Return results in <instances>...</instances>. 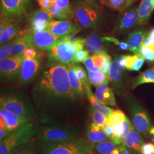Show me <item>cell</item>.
<instances>
[{
    "label": "cell",
    "instance_id": "32",
    "mask_svg": "<svg viewBox=\"0 0 154 154\" xmlns=\"http://www.w3.org/2000/svg\"><path fill=\"white\" fill-rule=\"evenodd\" d=\"M137 0H100L104 5L117 11H125Z\"/></svg>",
    "mask_w": 154,
    "mask_h": 154
},
{
    "label": "cell",
    "instance_id": "26",
    "mask_svg": "<svg viewBox=\"0 0 154 154\" xmlns=\"http://www.w3.org/2000/svg\"><path fill=\"white\" fill-rule=\"evenodd\" d=\"M72 64L67 66V72L70 83L74 93L80 99H82L86 94V88L83 86L82 83L77 78L73 70Z\"/></svg>",
    "mask_w": 154,
    "mask_h": 154
},
{
    "label": "cell",
    "instance_id": "4",
    "mask_svg": "<svg viewBox=\"0 0 154 154\" xmlns=\"http://www.w3.org/2000/svg\"><path fill=\"white\" fill-rule=\"evenodd\" d=\"M37 136V123L30 122L20 127L0 141V154H12L18 148Z\"/></svg>",
    "mask_w": 154,
    "mask_h": 154
},
{
    "label": "cell",
    "instance_id": "43",
    "mask_svg": "<svg viewBox=\"0 0 154 154\" xmlns=\"http://www.w3.org/2000/svg\"><path fill=\"white\" fill-rule=\"evenodd\" d=\"M89 55V53L86 49L81 50L77 53H75V54L74 56V63L75 64L77 63L83 62L85 61Z\"/></svg>",
    "mask_w": 154,
    "mask_h": 154
},
{
    "label": "cell",
    "instance_id": "6",
    "mask_svg": "<svg viewBox=\"0 0 154 154\" xmlns=\"http://www.w3.org/2000/svg\"><path fill=\"white\" fill-rule=\"evenodd\" d=\"M73 10L75 22L80 27L96 29L100 26L101 19L97 8L83 0H78Z\"/></svg>",
    "mask_w": 154,
    "mask_h": 154
},
{
    "label": "cell",
    "instance_id": "5",
    "mask_svg": "<svg viewBox=\"0 0 154 154\" xmlns=\"http://www.w3.org/2000/svg\"><path fill=\"white\" fill-rule=\"evenodd\" d=\"M94 144L87 138L59 142H42V154H87L92 152Z\"/></svg>",
    "mask_w": 154,
    "mask_h": 154
},
{
    "label": "cell",
    "instance_id": "18",
    "mask_svg": "<svg viewBox=\"0 0 154 154\" xmlns=\"http://www.w3.org/2000/svg\"><path fill=\"white\" fill-rule=\"evenodd\" d=\"M85 134L88 141L93 144L109 140L103 127L100 126L93 122H88L85 129Z\"/></svg>",
    "mask_w": 154,
    "mask_h": 154
},
{
    "label": "cell",
    "instance_id": "12",
    "mask_svg": "<svg viewBox=\"0 0 154 154\" xmlns=\"http://www.w3.org/2000/svg\"><path fill=\"white\" fill-rule=\"evenodd\" d=\"M46 30L60 37L75 35L81 31L80 26L75 22L67 20H53L48 24Z\"/></svg>",
    "mask_w": 154,
    "mask_h": 154
},
{
    "label": "cell",
    "instance_id": "11",
    "mask_svg": "<svg viewBox=\"0 0 154 154\" xmlns=\"http://www.w3.org/2000/svg\"><path fill=\"white\" fill-rule=\"evenodd\" d=\"M23 55H13L0 61V74L1 79L12 81L19 78Z\"/></svg>",
    "mask_w": 154,
    "mask_h": 154
},
{
    "label": "cell",
    "instance_id": "39",
    "mask_svg": "<svg viewBox=\"0 0 154 154\" xmlns=\"http://www.w3.org/2000/svg\"><path fill=\"white\" fill-rule=\"evenodd\" d=\"M50 1L51 2L52 5L57 6L72 18L74 17V10L71 6L69 0H50Z\"/></svg>",
    "mask_w": 154,
    "mask_h": 154
},
{
    "label": "cell",
    "instance_id": "9",
    "mask_svg": "<svg viewBox=\"0 0 154 154\" xmlns=\"http://www.w3.org/2000/svg\"><path fill=\"white\" fill-rule=\"evenodd\" d=\"M47 51L49 58L54 61L66 65L74 64L75 51L72 46L71 41L66 38V36Z\"/></svg>",
    "mask_w": 154,
    "mask_h": 154
},
{
    "label": "cell",
    "instance_id": "16",
    "mask_svg": "<svg viewBox=\"0 0 154 154\" xmlns=\"http://www.w3.org/2000/svg\"><path fill=\"white\" fill-rule=\"evenodd\" d=\"M30 122L27 118L17 116L0 107V128L11 132Z\"/></svg>",
    "mask_w": 154,
    "mask_h": 154
},
{
    "label": "cell",
    "instance_id": "35",
    "mask_svg": "<svg viewBox=\"0 0 154 154\" xmlns=\"http://www.w3.org/2000/svg\"><path fill=\"white\" fill-rule=\"evenodd\" d=\"M124 57L126 61V69L130 71H139L145 60L143 57L137 54L125 55Z\"/></svg>",
    "mask_w": 154,
    "mask_h": 154
},
{
    "label": "cell",
    "instance_id": "31",
    "mask_svg": "<svg viewBox=\"0 0 154 154\" xmlns=\"http://www.w3.org/2000/svg\"><path fill=\"white\" fill-rule=\"evenodd\" d=\"M94 149L100 154H121L118 146L109 140L94 144Z\"/></svg>",
    "mask_w": 154,
    "mask_h": 154
},
{
    "label": "cell",
    "instance_id": "46",
    "mask_svg": "<svg viewBox=\"0 0 154 154\" xmlns=\"http://www.w3.org/2000/svg\"><path fill=\"white\" fill-rule=\"evenodd\" d=\"M141 154H154V144L152 143H144L140 149Z\"/></svg>",
    "mask_w": 154,
    "mask_h": 154
},
{
    "label": "cell",
    "instance_id": "17",
    "mask_svg": "<svg viewBox=\"0 0 154 154\" xmlns=\"http://www.w3.org/2000/svg\"><path fill=\"white\" fill-rule=\"evenodd\" d=\"M54 20L49 11L40 8L32 13L29 16V22L30 25V33L46 30L48 24Z\"/></svg>",
    "mask_w": 154,
    "mask_h": 154
},
{
    "label": "cell",
    "instance_id": "34",
    "mask_svg": "<svg viewBox=\"0 0 154 154\" xmlns=\"http://www.w3.org/2000/svg\"><path fill=\"white\" fill-rule=\"evenodd\" d=\"M148 83H154V67L149 68L140 74L138 77L133 79L131 85L132 89H134L139 85Z\"/></svg>",
    "mask_w": 154,
    "mask_h": 154
},
{
    "label": "cell",
    "instance_id": "20",
    "mask_svg": "<svg viewBox=\"0 0 154 154\" xmlns=\"http://www.w3.org/2000/svg\"><path fill=\"white\" fill-rule=\"evenodd\" d=\"M102 37L95 32L90 33L86 38L85 48L89 53L97 54L106 52V48Z\"/></svg>",
    "mask_w": 154,
    "mask_h": 154
},
{
    "label": "cell",
    "instance_id": "37",
    "mask_svg": "<svg viewBox=\"0 0 154 154\" xmlns=\"http://www.w3.org/2000/svg\"><path fill=\"white\" fill-rule=\"evenodd\" d=\"M126 116L121 110H114L107 118L106 123L110 124L112 126L118 125L125 119Z\"/></svg>",
    "mask_w": 154,
    "mask_h": 154
},
{
    "label": "cell",
    "instance_id": "44",
    "mask_svg": "<svg viewBox=\"0 0 154 154\" xmlns=\"http://www.w3.org/2000/svg\"><path fill=\"white\" fill-rule=\"evenodd\" d=\"M38 55L36 48L34 46H31L26 48L23 54V57L24 59L32 60Z\"/></svg>",
    "mask_w": 154,
    "mask_h": 154
},
{
    "label": "cell",
    "instance_id": "41",
    "mask_svg": "<svg viewBox=\"0 0 154 154\" xmlns=\"http://www.w3.org/2000/svg\"><path fill=\"white\" fill-rule=\"evenodd\" d=\"M14 41V39L1 46V49H0V59L1 60H2L4 58H8L11 56Z\"/></svg>",
    "mask_w": 154,
    "mask_h": 154
},
{
    "label": "cell",
    "instance_id": "10",
    "mask_svg": "<svg viewBox=\"0 0 154 154\" xmlns=\"http://www.w3.org/2000/svg\"><path fill=\"white\" fill-rule=\"evenodd\" d=\"M43 58L39 54L32 60L24 59L18 78L21 85H28L33 82L42 69Z\"/></svg>",
    "mask_w": 154,
    "mask_h": 154
},
{
    "label": "cell",
    "instance_id": "25",
    "mask_svg": "<svg viewBox=\"0 0 154 154\" xmlns=\"http://www.w3.org/2000/svg\"><path fill=\"white\" fill-rule=\"evenodd\" d=\"M154 9L152 0H142L138 8L137 25H142L147 23Z\"/></svg>",
    "mask_w": 154,
    "mask_h": 154
},
{
    "label": "cell",
    "instance_id": "27",
    "mask_svg": "<svg viewBox=\"0 0 154 154\" xmlns=\"http://www.w3.org/2000/svg\"><path fill=\"white\" fill-rule=\"evenodd\" d=\"M20 32L21 28L16 21L11 22L6 26L3 32L0 34V46H2L16 38Z\"/></svg>",
    "mask_w": 154,
    "mask_h": 154
},
{
    "label": "cell",
    "instance_id": "13",
    "mask_svg": "<svg viewBox=\"0 0 154 154\" xmlns=\"http://www.w3.org/2000/svg\"><path fill=\"white\" fill-rule=\"evenodd\" d=\"M138 6L130 8L122 11L116 23L114 32L118 35H123L132 30L138 21Z\"/></svg>",
    "mask_w": 154,
    "mask_h": 154
},
{
    "label": "cell",
    "instance_id": "22",
    "mask_svg": "<svg viewBox=\"0 0 154 154\" xmlns=\"http://www.w3.org/2000/svg\"><path fill=\"white\" fill-rule=\"evenodd\" d=\"M146 35V30L142 29L135 30L130 33L126 38V42L129 45V50L135 54L143 44Z\"/></svg>",
    "mask_w": 154,
    "mask_h": 154
},
{
    "label": "cell",
    "instance_id": "8",
    "mask_svg": "<svg viewBox=\"0 0 154 154\" xmlns=\"http://www.w3.org/2000/svg\"><path fill=\"white\" fill-rule=\"evenodd\" d=\"M1 17L16 21L28 14L32 0H0Z\"/></svg>",
    "mask_w": 154,
    "mask_h": 154
},
{
    "label": "cell",
    "instance_id": "42",
    "mask_svg": "<svg viewBox=\"0 0 154 154\" xmlns=\"http://www.w3.org/2000/svg\"><path fill=\"white\" fill-rule=\"evenodd\" d=\"M102 38L105 41V42H112L114 44L118 45L119 47V48L123 50H129V45L126 42H121L118 39L116 38L115 37H110V36L102 37Z\"/></svg>",
    "mask_w": 154,
    "mask_h": 154
},
{
    "label": "cell",
    "instance_id": "24",
    "mask_svg": "<svg viewBox=\"0 0 154 154\" xmlns=\"http://www.w3.org/2000/svg\"><path fill=\"white\" fill-rule=\"evenodd\" d=\"M33 46L30 34H23L14 39L13 45L12 55H23V52L28 47Z\"/></svg>",
    "mask_w": 154,
    "mask_h": 154
},
{
    "label": "cell",
    "instance_id": "52",
    "mask_svg": "<svg viewBox=\"0 0 154 154\" xmlns=\"http://www.w3.org/2000/svg\"><path fill=\"white\" fill-rule=\"evenodd\" d=\"M149 136H150L152 141L154 143V126H152L149 130Z\"/></svg>",
    "mask_w": 154,
    "mask_h": 154
},
{
    "label": "cell",
    "instance_id": "19",
    "mask_svg": "<svg viewBox=\"0 0 154 154\" xmlns=\"http://www.w3.org/2000/svg\"><path fill=\"white\" fill-rule=\"evenodd\" d=\"M132 126L131 122L126 116L125 119L121 124L112 126V136L111 141L117 146L122 144L131 131Z\"/></svg>",
    "mask_w": 154,
    "mask_h": 154
},
{
    "label": "cell",
    "instance_id": "36",
    "mask_svg": "<svg viewBox=\"0 0 154 154\" xmlns=\"http://www.w3.org/2000/svg\"><path fill=\"white\" fill-rule=\"evenodd\" d=\"M89 110L91 121L100 126H105L107 119V117L99 111L95 109L92 106L90 107Z\"/></svg>",
    "mask_w": 154,
    "mask_h": 154
},
{
    "label": "cell",
    "instance_id": "28",
    "mask_svg": "<svg viewBox=\"0 0 154 154\" xmlns=\"http://www.w3.org/2000/svg\"><path fill=\"white\" fill-rule=\"evenodd\" d=\"M42 142L35 137L17 149L12 154H42Z\"/></svg>",
    "mask_w": 154,
    "mask_h": 154
},
{
    "label": "cell",
    "instance_id": "3",
    "mask_svg": "<svg viewBox=\"0 0 154 154\" xmlns=\"http://www.w3.org/2000/svg\"><path fill=\"white\" fill-rule=\"evenodd\" d=\"M0 107L17 116L26 118L31 122L38 123L37 110L25 96L20 93L16 91L1 93Z\"/></svg>",
    "mask_w": 154,
    "mask_h": 154
},
{
    "label": "cell",
    "instance_id": "51",
    "mask_svg": "<svg viewBox=\"0 0 154 154\" xmlns=\"http://www.w3.org/2000/svg\"><path fill=\"white\" fill-rule=\"evenodd\" d=\"M84 1H85L86 2L88 3V4L91 5V6H93L94 7L98 9V6L96 4V2H95V0H83Z\"/></svg>",
    "mask_w": 154,
    "mask_h": 154
},
{
    "label": "cell",
    "instance_id": "1",
    "mask_svg": "<svg viewBox=\"0 0 154 154\" xmlns=\"http://www.w3.org/2000/svg\"><path fill=\"white\" fill-rule=\"evenodd\" d=\"M39 123H69L80 103L72 89L67 66L49 58L31 91Z\"/></svg>",
    "mask_w": 154,
    "mask_h": 154
},
{
    "label": "cell",
    "instance_id": "21",
    "mask_svg": "<svg viewBox=\"0 0 154 154\" xmlns=\"http://www.w3.org/2000/svg\"><path fill=\"white\" fill-rule=\"evenodd\" d=\"M95 95L101 103L111 106H116L114 90L107 84H103L96 88Z\"/></svg>",
    "mask_w": 154,
    "mask_h": 154
},
{
    "label": "cell",
    "instance_id": "54",
    "mask_svg": "<svg viewBox=\"0 0 154 154\" xmlns=\"http://www.w3.org/2000/svg\"><path fill=\"white\" fill-rule=\"evenodd\" d=\"M153 1V2H154V0H152Z\"/></svg>",
    "mask_w": 154,
    "mask_h": 154
},
{
    "label": "cell",
    "instance_id": "49",
    "mask_svg": "<svg viewBox=\"0 0 154 154\" xmlns=\"http://www.w3.org/2000/svg\"><path fill=\"white\" fill-rule=\"evenodd\" d=\"M116 59H117V61L119 65V66L121 67L123 69H126V59L124 57V55H122L119 57H116Z\"/></svg>",
    "mask_w": 154,
    "mask_h": 154
},
{
    "label": "cell",
    "instance_id": "53",
    "mask_svg": "<svg viewBox=\"0 0 154 154\" xmlns=\"http://www.w3.org/2000/svg\"><path fill=\"white\" fill-rule=\"evenodd\" d=\"M148 34L150 35H152V36H154V28H153V29L149 32Z\"/></svg>",
    "mask_w": 154,
    "mask_h": 154
},
{
    "label": "cell",
    "instance_id": "38",
    "mask_svg": "<svg viewBox=\"0 0 154 154\" xmlns=\"http://www.w3.org/2000/svg\"><path fill=\"white\" fill-rule=\"evenodd\" d=\"M135 54L141 56L146 61L149 62H154V51L144 45L139 48L135 53Z\"/></svg>",
    "mask_w": 154,
    "mask_h": 154
},
{
    "label": "cell",
    "instance_id": "29",
    "mask_svg": "<svg viewBox=\"0 0 154 154\" xmlns=\"http://www.w3.org/2000/svg\"><path fill=\"white\" fill-rule=\"evenodd\" d=\"M86 90L87 97L91 106L93 107L95 109L103 114L107 117V118H108L114 110L107 106L106 105L103 104L97 99L95 94H94L93 93L90 85L86 87Z\"/></svg>",
    "mask_w": 154,
    "mask_h": 154
},
{
    "label": "cell",
    "instance_id": "47",
    "mask_svg": "<svg viewBox=\"0 0 154 154\" xmlns=\"http://www.w3.org/2000/svg\"><path fill=\"white\" fill-rule=\"evenodd\" d=\"M84 65L87 69L88 71H92V72H97L100 71L98 68H97L94 65L91 56L88 57L85 61L83 62Z\"/></svg>",
    "mask_w": 154,
    "mask_h": 154
},
{
    "label": "cell",
    "instance_id": "14",
    "mask_svg": "<svg viewBox=\"0 0 154 154\" xmlns=\"http://www.w3.org/2000/svg\"><path fill=\"white\" fill-rule=\"evenodd\" d=\"M123 70L119 66L116 57L113 61H111L109 70V77L112 89L119 95H123L125 93L126 75Z\"/></svg>",
    "mask_w": 154,
    "mask_h": 154
},
{
    "label": "cell",
    "instance_id": "23",
    "mask_svg": "<svg viewBox=\"0 0 154 154\" xmlns=\"http://www.w3.org/2000/svg\"><path fill=\"white\" fill-rule=\"evenodd\" d=\"M123 143L135 154L136 152L140 151V147L144 143L143 138L140 135L139 132L135 130L134 126H133L131 131L125 138Z\"/></svg>",
    "mask_w": 154,
    "mask_h": 154
},
{
    "label": "cell",
    "instance_id": "30",
    "mask_svg": "<svg viewBox=\"0 0 154 154\" xmlns=\"http://www.w3.org/2000/svg\"><path fill=\"white\" fill-rule=\"evenodd\" d=\"M94 65L100 71L109 74L111 58L106 52H102L91 55Z\"/></svg>",
    "mask_w": 154,
    "mask_h": 154
},
{
    "label": "cell",
    "instance_id": "50",
    "mask_svg": "<svg viewBox=\"0 0 154 154\" xmlns=\"http://www.w3.org/2000/svg\"><path fill=\"white\" fill-rule=\"evenodd\" d=\"M10 132H9L6 130H4V129L0 128V141L4 139H5Z\"/></svg>",
    "mask_w": 154,
    "mask_h": 154
},
{
    "label": "cell",
    "instance_id": "33",
    "mask_svg": "<svg viewBox=\"0 0 154 154\" xmlns=\"http://www.w3.org/2000/svg\"><path fill=\"white\" fill-rule=\"evenodd\" d=\"M88 82L95 87H98L103 84H109L110 82L109 74H106L102 71L88 72Z\"/></svg>",
    "mask_w": 154,
    "mask_h": 154
},
{
    "label": "cell",
    "instance_id": "45",
    "mask_svg": "<svg viewBox=\"0 0 154 154\" xmlns=\"http://www.w3.org/2000/svg\"><path fill=\"white\" fill-rule=\"evenodd\" d=\"M71 42H72V46L73 49L75 50V53H77V51L83 50V48H85L86 38H76L73 41H71Z\"/></svg>",
    "mask_w": 154,
    "mask_h": 154
},
{
    "label": "cell",
    "instance_id": "7",
    "mask_svg": "<svg viewBox=\"0 0 154 154\" xmlns=\"http://www.w3.org/2000/svg\"><path fill=\"white\" fill-rule=\"evenodd\" d=\"M126 104L135 128L139 133L147 137L152 127L148 112L136 99L131 97L127 99Z\"/></svg>",
    "mask_w": 154,
    "mask_h": 154
},
{
    "label": "cell",
    "instance_id": "48",
    "mask_svg": "<svg viewBox=\"0 0 154 154\" xmlns=\"http://www.w3.org/2000/svg\"><path fill=\"white\" fill-rule=\"evenodd\" d=\"M105 132L106 133L109 140H111L112 136V126L110 125V124L106 123L105 126L103 127Z\"/></svg>",
    "mask_w": 154,
    "mask_h": 154
},
{
    "label": "cell",
    "instance_id": "15",
    "mask_svg": "<svg viewBox=\"0 0 154 154\" xmlns=\"http://www.w3.org/2000/svg\"><path fill=\"white\" fill-rule=\"evenodd\" d=\"M32 36L33 45L39 50L48 51L57 42L65 37H60L48 30L33 32L29 33Z\"/></svg>",
    "mask_w": 154,
    "mask_h": 154
},
{
    "label": "cell",
    "instance_id": "2",
    "mask_svg": "<svg viewBox=\"0 0 154 154\" xmlns=\"http://www.w3.org/2000/svg\"><path fill=\"white\" fill-rule=\"evenodd\" d=\"M37 124V137L43 142H59L82 138L80 127L69 123Z\"/></svg>",
    "mask_w": 154,
    "mask_h": 154
},
{
    "label": "cell",
    "instance_id": "40",
    "mask_svg": "<svg viewBox=\"0 0 154 154\" xmlns=\"http://www.w3.org/2000/svg\"><path fill=\"white\" fill-rule=\"evenodd\" d=\"M72 67L74 72L77 78L82 83L83 86L86 88L90 85L88 82V73H86V70L80 65L75 64H72Z\"/></svg>",
    "mask_w": 154,
    "mask_h": 154
}]
</instances>
